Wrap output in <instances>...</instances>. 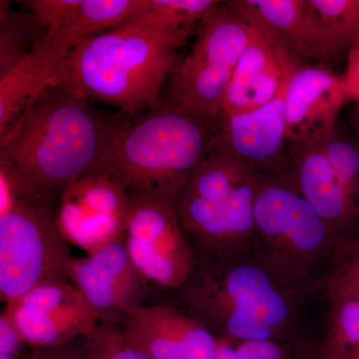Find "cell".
I'll use <instances>...</instances> for the list:
<instances>
[{"mask_svg":"<svg viewBox=\"0 0 359 359\" xmlns=\"http://www.w3.org/2000/svg\"><path fill=\"white\" fill-rule=\"evenodd\" d=\"M218 123L173 103L161 105L132 118L91 173L108 177L128 194H152L175 203L207 157Z\"/></svg>","mask_w":359,"mask_h":359,"instance_id":"obj_4","label":"cell"},{"mask_svg":"<svg viewBox=\"0 0 359 359\" xmlns=\"http://www.w3.org/2000/svg\"><path fill=\"white\" fill-rule=\"evenodd\" d=\"M254 33L252 26L221 4L200 25L195 43L180 65L173 104L205 121L218 123L231 75Z\"/></svg>","mask_w":359,"mask_h":359,"instance_id":"obj_8","label":"cell"},{"mask_svg":"<svg viewBox=\"0 0 359 359\" xmlns=\"http://www.w3.org/2000/svg\"><path fill=\"white\" fill-rule=\"evenodd\" d=\"M294 359H325L323 356L320 355V353H316V354L311 353H302L299 351V353L295 355Z\"/></svg>","mask_w":359,"mask_h":359,"instance_id":"obj_33","label":"cell"},{"mask_svg":"<svg viewBox=\"0 0 359 359\" xmlns=\"http://www.w3.org/2000/svg\"><path fill=\"white\" fill-rule=\"evenodd\" d=\"M224 6L257 32L287 45L301 58L327 65L342 53L311 0H233Z\"/></svg>","mask_w":359,"mask_h":359,"instance_id":"obj_14","label":"cell"},{"mask_svg":"<svg viewBox=\"0 0 359 359\" xmlns=\"http://www.w3.org/2000/svg\"><path fill=\"white\" fill-rule=\"evenodd\" d=\"M81 2L82 0H28L21 4L39 18L49 32L55 34L72 26Z\"/></svg>","mask_w":359,"mask_h":359,"instance_id":"obj_28","label":"cell"},{"mask_svg":"<svg viewBox=\"0 0 359 359\" xmlns=\"http://www.w3.org/2000/svg\"><path fill=\"white\" fill-rule=\"evenodd\" d=\"M86 339L92 359H156L131 344L114 323H99Z\"/></svg>","mask_w":359,"mask_h":359,"instance_id":"obj_26","label":"cell"},{"mask_svg":"<svg viewBox=\"0 0 359 359\" xmlns=\"http://www.w3.org/2000/svg\"><path fill=\"white\" fill-rule=\"evenodd\" d=\"M346 103L340 78L327 65L302 66L292 74L287 88V142L323 143L337 131V117Z\"/></svg>","mask_w":359,"mask_h":359,"instance_id":"obj_17","label":"cell"},{"mask_svg":"<svg viewBox=\"0 0 359 359\" xmlns=\"http://www.w3.org/2000/svg\"><path fill=\"white\" fill-rule=\"evenodd\" d=\"M289 151L295 185L299 193L337 237L347 238V233L359 219L335 176L323 145L289 143Z\"/></svg>","mask_w":359,"mask_h":359,"instance_id":"obj_19","label":"cell"},{"mask_svg":"<svg viewBox=\"0 0 359 359\" xmlns=\"http://www.w3.org/2000/svg\"><path fill=\"white\" fill-rule=\"evenodd\" d=\"M60 194L37 190L0 162V299L15 301L39 283L65 278L73 256L57 224Z\"/></svg>","mask_w":359,"mask_h":359,"instance_id":"obj_6","label":"cell"},{"mask_svg":"<svg viewBox=\"0 0 359 359\" xmlns=\"http://www.w3.org/2000/svg\"><path fill=\"white\" fill-rule=\"evenodd\" d=\"M340 359H359V346L354 347Z\"/></svg>","mask_w":359,"mask_h":359,"instance_id":"obj_34","label":"cell"},{"mask_svg":"<svg viewBox=\"0 0 359 359\" xmlns=\"http://www.w3.org/2000/svg\"><path fill=\"white\" fill-rule=\"evenodd\" d=\"M254 214L252 252L306 294L320 290L340 238L299 193L294 177L264 178Z\"/></svg>","mask_w":359,"mask_h":359,"instance_id":"obj_7","label":"cell"},{"mask_svg":"<svg viewBox=\"0 0 359 359\" xmlns=\"http://www.w3.org/2000/svg\"><path fill=\"white\" fill-rule=\"evenodd\" d=\"M74 44L67 32H49L43 41L11 69L0 74V135L54 84Z\"/></svg>","mask_w":359,"mask_h":359,"instance_id":"obj_18","label":"cell"},{"mask_svg":"<svg viewBox=\"0 0 359 359\" xmlns=\"http://www.w3.org/2000/svg\"><path fill=\"white\" fill-rule=\"evenodd\" d=\"M32 347L61 346L86 339L95 330L98 316L66 278L39 283L2 309Z\"/></svg>","mask_w":359,"mask_h":359,"instance_id":"obj_13","label":"cell"},{"mask_svg":"<svg viewBox=\"0 0 359 359\" xmlns=\"http://www.w3.org/2000/svg\"><path fill=\"white\" fill-rule=\"evenodd\" d=\"M339 78L346 102L359 106V46L347 53L346 69Z\"/></svg>","mask_w":359,"mask_h":359,"instance_id":"obj_31","label":"cell"},{"mask_svg":"<svg viewBox=\"0 0 359 359\" xmlns=\"http://www.w3.org/2000/svg\"><path fill=\"white\" fill-rule=\"evenodd\" d=\"M0 74L11 69L39 46L49 33L27 7L13 11L9 1L0 2Z\"/></svg>","mask_w":359,"mask_h":359,"instance_id":"obj_20","label":"cell"},{"mask_svg":"<svg viewBox=\"0 0 359 359\" xmlns=\"http://www.w3.org/2000/svg\"><path fill=\"white\" fill-rule=\"evenodd\" d=\"M125 244L132 262L157 292L181 289L192 273L196 254L173 201L152 194H129Z\"/></svg>","mask_w":359,"mask_h":359,"instance_id":"obj_9","label":"cell"},{"mask_svg":"<svg viewBox=\"0 0 359 359\" xmlns=\"http://www.w3.org/2000/svg\"><path fill=\"white\" fill-rule=\"evenodd\" d=\"M328 302L327 334L318 353L325 359H340L359 346V299Z\"/></svg>","mask_w":359,"mask_h":359,"instance_id":"obj_23","label":"cell"},{"mask_svg":"<svg viewBox=\"0 0 359 359\" xmlns=\"http://www.w3.org/2000/svg\"><path fill=\"white\" fill-rule=\"evenodd\" d=\"M65 273L95 311L99 323L121 327L132 311L151 304L157 292L135 266L124 238L93 254L71 257Z\"/></svg>","mask_w":359,"mask_h":359,"instance_id":"obj_10","label":"cell"},{"mask_svg":"<svg viewBox=\"0 0 359 359\" xmlns=\"http://www.w3.org/2000/svg\"><path fill=\"white\" fill-rule=\"evenodd\" d=\"M152 8L151 0H82L68 34L74 46Z\"/></svg>","mask_w":359,"mask_h":359,"instance_id":"obj_21","label":"cell"},{"mask_svg":"<svg viewBox=\"0 0 359 359\" xmlns=\"http://www.w3.org/2000/svg\"><path fill=\"white\" fill-rule=\"evenodd\" d=\"M342 52L359 46V0H311Z\"/></svg>","mask_w":359,"mask_h":359,"instance_id":"obj_25","label":"cell"},{"mask_svg":"<svg viewBox=\"0 0 359 359\" xmlns=\"http://www.w3.org/2000/svg\"><path fill=\"white\" fill-rule=\"evenodd\" d=\"M135 346L156 359H215L218 339L204 323L173 302L132 311L121 325Z\"/></svg>","mask_w":359,"mask_h":359,"instance_id":"obj_15","label":"cell"},{"mask_svg":"<svg viewBox=\"0 0 359 359\" xmlns=\"http://www.w3.org/2000/svg\"><path fill=\"white\" fill-rule=\"evenodd\" d=\"M294 344L218 339L215 359H294Z\"/></svg>","mask_w":359,"mask_h":359,"instance_id":"obj_27","label":"cell"},{"mask_svg":"<svg viewBox=\"0 0 359 359\" xmlns=\"http://www.w3.org/2000/svg\"><path fill=\"white\" fill-rule=\"evenodd\" d=\"M131 119L54 83L0 135V161L32 188L60 194L93 171Z\"/></svg>","mask_w":359,"mask_h":359,"instance_id":"obj_2","label":"cell"},{"mask_svg":"<svg viewBox=\"0 0 359 359\" xmlns=\"http://www.w3.org/2000/svg\"><path fill=\"white\" fill-rule=\"evenodd\" d=\"M264 178L235 158L208 153L175 202L196 256L229 259L254 250L255 203Z\"/></svg>","mask_w":359,"mask_h":359,"instance_id":"obj_5","label":"cell"},{"mask_svg":"<svg viewBox=\"0 0 359 359\" xmlns=\"http://www.w3.org/2000/svg\"><path fill=\"white\" fill-rule=\"evenodd\" d=\"M195 28L152 6L114 29L80 42L54 83L126 117H139L162 105V85Z\"/></svg>","mask_w":359,"mask_h":359,"instance_id":"obj_1","label":"cell"},{"mask_svg":"<svg viewBox=\"0 0 359 359\" xmlns=\"http://www.w3.org/2000/svg\"><path fill=\"white\" fill-rule=\"evenodd\" d=\"M290 78L271 102L250 112L222 118L208 153L235 158L266 178L268 173L273 178L294 177L285 121Z\"/></svg>","mask_w":359,"mask_h":359,"instance_id":"obj_11","label":"cell"},{"mask_svg":"<svg viewBox=\"0 0 359 359\" xmlns=\"http://www.w3.org/2000/svg\"><path fill=\"white\" fill-rule=\"evenodd\" d=\"M27 359H92L87 339H78L48 347H32Z\"/></svg>","mask_w":359,"mask_h":359,"instance_id":"obj_30","label":"cell"},{"mask_svg":"<svg viewBox=\"0 0 359 359\" xmlns=\"http://www.w3.org/2000/svg\"><path fill=\"white\" fill-rule=\"evenodd\" d=\"M173 304L192 314L217 339L294 344L308 294L256 252L229 259L196 256L190 278Z\"/></svg>","mask_w":359,"mask_h":359,"instance_id":"obj_3","label":"cell"},{"mask_svg":"<svg viewBox=\"0 0 359 359\" xmlns=\"http://www.w3.org/2000/svg\"><path fill=\"white\" fill-rule=\"evenodd\" d=\"M302 66L301 57L289 46L255 29L231 75L223 118L250 112L271 102Z\"/></svg>","mask_w":359,"mask_h":359,"instance_id":"obj_16","label":"cell"},{"mask_svg":"<svg viewBox=\"0 0 359 359\" xmlns=\"http://www.w3.org/2000/svg\"><path fill=\"white\" fill-rule=\"evenodd\" d=\"M321 145L359 219V144L335 131Z\"/></svg>","mask_w":359,"mask_h":359,"instance_id":"obj_24","label":"cell"},{"mask_svg":"<svg viewBox=\"0 0 359 359\" xmlns=\"http://www.w3.org/2000/svg\"><path fill=\"white\" fill-rule=\"evenodd\" d=\"M351 121H353V127L355 132V141L359 144V106L355 105L354 107Z\"/></svg>","mask_w":359,"mask_h":359,"instance_id":"obj_32","label":"cell"},{"mask_svg":"<svg viewBox=\"0 0 359 359\" xmlns=\"http://www.w3.org/2000/svg\"><path fill=\"white\" fill-rule=\"evenodd\" d=\"M320 290L327 301L359 299V238H339Z\"/></svg>","mask_w":359,"mask_h":359,"instance_id":"obj_22","label":"cell"},{"mask_svg":"<svg viewBox=\"0 0 359 359\" xmlns=\"http://www.w3.org/2000/svg\"><path fill=\"white\" fill-rule=\"evenodd\" d=\"M32 347L26 344L13 321L0 316V359H27Z\"/></svg>","mask_w":359,"mask_h":359,"instance_id":"obj_29","label":"cell"},{"mask_svg":"<svg viewBox=\"0 0 359 359\" xmlns=\"http://www.w3.org/2000/svg\"><path fill=\"white\" fill-rule=\"evenodd\" d=\"M129 212V194L108 177L91 173L60 193L58 228L71 248L91 255L125 237Z\"/></svg>","mask_w":359,"mask_h":359,"instance_id":"obj_12","label":"cell"}]
</instances>
